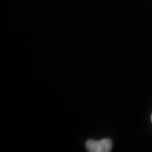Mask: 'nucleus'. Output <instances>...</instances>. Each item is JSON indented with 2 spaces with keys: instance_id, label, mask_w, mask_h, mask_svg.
<instances>
[{
  "instance_id": "nucleus-1",
  "label": "nucleus",
  "mask_w": 152,
  "mask_h": 152,
  "mask_svg": "<svg viewBox=\"0 0 152 152\" xmlns=\"http://www.w3.org/2000/svg\"><path fill=\"white\" fill-rule=\"evenodd\" d=\"M86 146L90 152H109L112 151L113 142L109 139H103L101 140H90L86 142Z\"/></svg>"
},
{
  "instance_id": "nucleus-2",
  "label": "nucleus",
  "mask_w": 152,
  "mask_h": 152,
  "mask_svg": "<svg viewBox=\"0 0 152 152\" xmlns=\"http://www.w3.org/2000/svg\"><path fill=\"white\" fill-rule=\"evenodd\" d=\"M151 121H152V115H151Z\"/></svg>"
}]
</instances>
